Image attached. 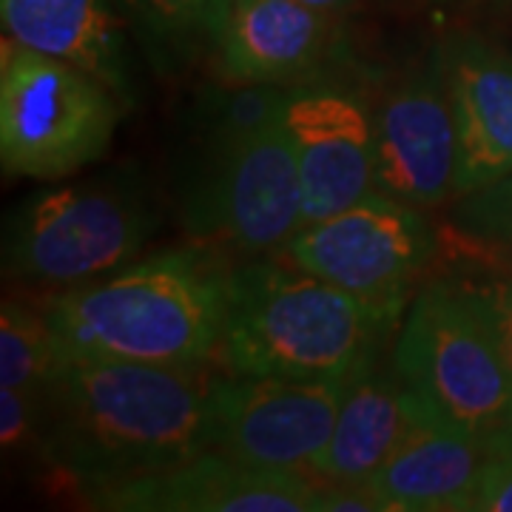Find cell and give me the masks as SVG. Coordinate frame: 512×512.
Listing matches in <instances>:
<instances>
[{"mask_svg": "<svg viewBox=\"0 0 512 512\" xmlns=\"http://www.w3.org/2000/svg\"><path fill=\"white\" fill-rule=\"evenodd\" d=\"M413 419V393L399 373L376 367V356L342 382V404L313 476L330 484H367L393 456Z\"/></svg>", "mask_w": 512, "mask_h": 512, "instance_id": "17", "label": "cell"}, {"mask_svg": "<svg viewBox=\"0 0 512 512\" xmlns=\"http://www.w3.org/2000/svg\"><path fill=\"white\" fill-rule=\"evenodd\" d=\"M433 251L421 208L382 191L299 228L285 245L291 262L362 302L387 330L399 322Z\"/></svg>", "mask_w": 512, "mask_h": 512, "instance_id": "8", "label": "cell"}, {"mask_svg": "<svg viewBox=\"0 0 512 512\" xmlns=\"http://www.w3.org/2000/svg\"><path fill=\"white\" fill-rule=\"evenodd\" d=\"M439 49L456 123L453 197H464L512 174V57L476 35Z\"/></svg>", "mask_w": 512, "mask_h": 512, "instance_id": "13", "label": "cell"}, {"mask_svg": "<svg viewBox=\"0 0 512 512\" xmlns=\"http://www.w3.org/2000/svg\"><path fill=\"white\" fill-rule=\"evenodd\" d=\"M336 15L302 0H231L217 57L225 83L296 86L328 60Z\"/></svg>", "mask_w": 512, "mask_h": 512, "instance_id": "14", "label": "cell"}, {"mask_svg": "<svg viewBox=\"0 0 512 512\" xmlns=\"http://www.w3.org/2000/svg\"><path fill=\"white\" fill-rule=\"evenodd\" d=\"M458 200L456 222L464 234L512 248V174Z\"/></svg>", "mask_w": 512, "mask_h": 512, "instance_id": "20", "label": "cell"}, {"mask_svg": "<svg viewBox=\"0 0 512 512\" xmlns=\"http://www.w3.org/2000/svg\"><path fill=\"white\" fill-rule=\"evenodd\" d=\"M316 512H384L379 495L367 484H322Z\"/></svg>", "mask_w": 512, "mask_h": 512, "instance_id": "24", "label": "cell"}, {"mask_svg": "<svg viewBox=\"0 0 512 512\" xmlns=\"http://www.w3.org/2000/svg\"><path fill=\"white\" fill-rule=\"evenodd\" d=\"M228 259L185 245L128 262L46 302L60 359L202 367L222 348Z\"/></svg>", "mask_w": 512, "mask_h": 512, "instance_id": "3", "label": "cell"}, {"mask_svg": "<svg viewBox=\"0 0 512 512\" xmlns=\"http://www.w3.org/2000/svg\"><path fill=\"white\" fill-rule=\"evenodd\" d=\"M126 109L86 69L3 37L0 160L9 177H72L109 151Z\"/></svg>", "mask_w": 512, "mask_h": 512, "instance_id": "7", "label": "cell"}, {"mask_svg": "<svg viewBox=\"0 0 512 512\" xmlns=\"http://www.w3.org/2000/svg\"><path fill=\"white\" fill-rule=\"evenodd\" d=\"M470 512H512V439L493 450Z\"/></svg>", "mask_w": 512, "mask_h": 512, "instance_id": "23", "label": "cell"}, {"mask_svg": "<svg viewBox=\"0 0 512 512\" xmlns=\"http://www.w3.org/2000/svg\"><path fill=\"white\" fill-rule=\"evenodd\" d=\"M202 367L60 359L37 396L40 456L83 498L208 450Z\"/></svg>", "mask_w": 512, "mask_h": 512, "instance_id": "1", "label": "cell"}, {"mask_svg": "<svg viewBox=\"0 0 512 512\" xmlns=\"http://www.w3.org/2000/svg\"><path fill=\"white\" fill-rule=\"evenodd\" d=\"M481 311L487 316V325L493 330L495 345L501 350V359L510 370L512 379V282L507 279H490V282H464Z\"/></svg>", "mask_w": 512, "mask_h": 512, "instance_id": "21", "label": "cell"}, {"mask_svg": "<svg viewBox=\"0 0 512 512\" xmlns=\"http://www.w3.org/2000/svg\"><path fill=\"white\" fill-rule=\"evenodd\" d=\"M0 15L15 43L86 69L128 109L137 103V66L114 0H0Z\"/></svg>", "mask_w": 512, "mask_h": 512, "instance_id": "16", "label": "cell"}, {"mask_svg": "<svg viewBox=\"0 0 512 512\" xmlns=\"http://www.w3.org/2000/svg\"><path fill=\"white\" fill-rule=\"evenodd\" d=\"M376 123V191L436 208L456 185V123L441 49L384 94Z\"/></svg>", "mask_w": 512, "mask_h": 512, "instance_id": "11", "label": "cell"}, {"mask_svg": "<svg viewBox=\"0 0 512 512\" xmlns=\"http://www.w3.org/2000/svg\"><path fill=\"white\" fill-rule=\"evenodd\" d=\"M490 458L493 447L441 424L413 396L404 439L367 487L379 495L384 512L470 510Z\"/></svg>", "mask_w": 512, "mask_h": 512, "instance_id": "15", "label": "cell"}, {"mask_svg": "<svg viewBox=\"0 0 512 512\" xmlns=\"http://www.w3.org/2000/svg\"><path fill=\"white\" fill-rule=\"evenodd\" d=\"M325 478L308 470L254 467L205 450L177 467L89 495V507L117 512H316Z\"/></svg>", "mask_w": 512, "mask_h": 512, "instance_id": "12", "label": "cell"}, {"mask_svg": "<svg viewBox=\"0 0 512 512\" xmlns=\"http://www.w3.org/2000/svg\"><path fill=\"white\" fill-rule=\"evenodd\" d=\"M60 365L55 333L46 313L6 299L0 308V384L40 396Z\"/></svg>", "mask_w": 512, "mask_h": 512, "instance_id": "19", "label": "cell"}, {"mask_svg": "<svg viewBox=\"0 0 512 512\" xmlns=\"http://www.w3.org/2000/svg\"><path fill=\"white\" fill-rule=\"evenodd\" d=\"M37 399L18 387L0 390V441L6 453H15L23 444L37 439Z\"/></svg>", "mask_w": 512, "mask_h": 512, "instance_id": "22", "label": "cell"}, {"mask_svg": "<svg viewBox=\"0 0 512 512\" xmlns=\"http://www.w3.org/2000/svg\"><path fill=\"white\" fill-rule=\"evenodd\" d=\"M393 370L441 424L493 450L512 439L510 370L464 282L439 279L413 299Z\"/></svg>", "mask_w": 512, "mask_h": 512, "instance_id": "5", "label": "cell"}, {"mask_svg": "<svg viewBox=\"0 0 512 512\" xmlns=\"http://www.w3.org/2000/svg\"><path fill=\"white\" fill-rule=\"evenodd\" d=\"M285 126L302 177V228L376 191V123L359 94L336 83H296Z\"/></svg>", "mask_w": 512, "mask_h": 512, "instance_id": "10", "label": "cell"}, {"mask_svg": "<svg viewBox=\"0 0 512 512\" xmlns=\"http://www.w3.org/2000/svg\"><path fill=\"white\" fill-rule=\"evenodd\" d=\"M342 382L279 376H214L208 387V450L274 470H308L325 453Z\"/></svg>", "mask_w": 512, "mask_h": 512, "instance_id": "9", "label": "cell"}, {"mask_svg": "<svg viewBox=\"0 0 512 512\" xmlns=\"http://www.w3.org/2000/svg\"><path fill=\"white\" fill-rule=\"evenodd\" d=\"M157 69L174 72L220 46L231 0H114Z\"/></svg>", "mask_w": 512, "mask_h": 512, "instance_id": "18", "label": "cell"}, {"mask_svg": "<svg viewBox=\"0 0 512 512\" xmlns=\"http://www.w3.org/2000/svg\"><path fill=\"white\" fill-rule=\"evenodd\" d=\"M384 333L362 302L291 259L231 268L220 348L228 373L345 382Z\"/></svg>", "mask_w": 512, "mask_h": 512, "instance_id": "4", "label": "cell"}, {"mask_svg": "<svg viewBox=\"0 0 512 512\" xmlns=\"http://www.w3.org/2000/svg\"><path fill=\"white\" fill-rule=\"evenodd\" d=\"M288 86L228 83L202 97L185 171V231L217 251L256 256L302 228V177L285 126Z\"/></svg>", "mask_w": 512, "mask_h": 512, "instance_id": "2", "label": "cell"}, {"mask_svg": "<svg viewBox=\"0 0 512 512\" xmlns=\"http://www.w3.org/2000/svg\"><path fill=\"white\" fill-rule=\"evenodd\" d=\"M160 222L131 174L46 188L6 222V271L32 288H74L128 265Z\"/></svg>", "mask_w": 512, "mask_h": 512, "instance_id": "6", "label": "cell"}, {"mask_svg": "<svg viewBox=\"0 0 512 512\" xmlns=\"http://www.w3.org/2000/svg\"><path fill=\"white\" fill-rule=\"evenodd\" d=\"M302 3H308L313 9H319V12H328V15H339V12H345L353 0H302Z\"/></svg>", "mask_w": 512, "mask_h": 512, "instance_id": "25", "label": "cell"}]
</instances>
